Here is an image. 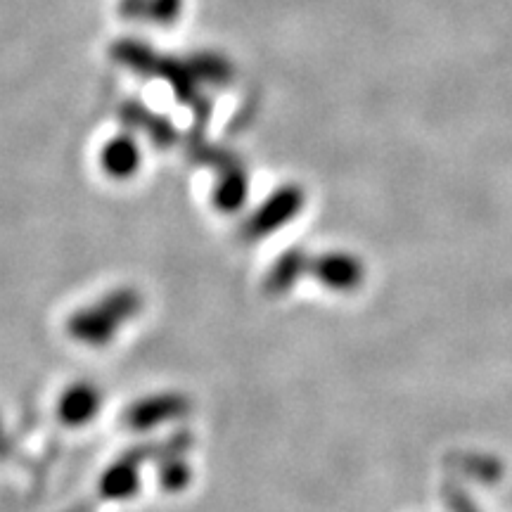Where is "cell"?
I'll use <instances>...</instances> for the list:
<instances>
[{
  "instance_id": "obj_1",
  "label": "cell",
  "mask_w": 512,
  "mask_h": 512,
  "mask_svg": "<svg viewBox=\"0 0 512 512\" xmlns=\"http://www.w3.org/2000/svg\"><path fill=\"white\" fill-rule=\"evenodd\" d=\"M107 166L112 169V174H126L133 164H136V147H133L128 140H114V143L107 147L105 152Z\"/></svg>"
},
{
  "instance_id": "obj_2",
  "label": "cell",
  "mask_w": 512,
  "mask_h": 512,
  "mask_svg": "<svg viewBox=\"0 0 512 512\" xmlns=\"http://www.w3.org/2000/svg\"><path fill=\"white\" fill-rule=\"evenodd\" d=\"M178 10H181V0H152L150 15L157 22H174Z\"/></svg>"
}]
</instances>
